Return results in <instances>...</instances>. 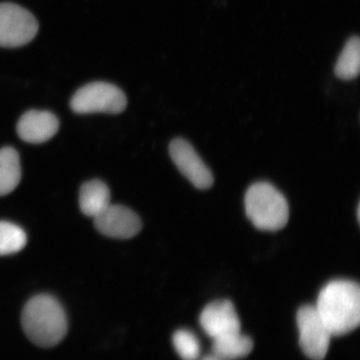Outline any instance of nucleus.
Instances as JSON below:
<instances>
[{
    "label": "nucleus",
    "instance_id": "f257e3e1",
    "mask_svg": "<svg viewBox=\"0 0 360 360\" xmlns=\"http://www.w3.org/2000/svg\"><path fill=\"white\" fill-rule=\"evenodd\" d=\"M314 306L333 336L347 335L360 323L359 285L345 280L328 283Z\"/></svg>",
    "mask_w": 360,
    "mask_h": 360
},
{
    "label": "nucleus",
    "instance_id": "f03ea898",
    "mask_svg": "<svg viewBox=\"0 0 360 360\" xmlns=\"http://www.w3.org/2000/svg\"><path fill=\"white\" fill-rule=\"evenodd\" d=\"M22 330L39 347L60 344L66 335L68 321L64 308L51 295H39L29 300L22 309Z\"/></svg>",
    "mask_w": 360,
    "mask_h": 360
},
{
    "label": "nucleus",
    "instance_id": "7ed1b4c3",
    "mask_svg": "<svg viewBox=\"0 0 360 360\" xmlns=\"http://www.w3.org/2000/svg\"><path fill=\"white\" fill-rule=\"evenodd\" d=\"M245 207L248 219L260 231H278L289 221L285 197L268 182L255 183L248 188Z\"/></svg>",
    "mask_w": 360,
    "mask_h": 360
},
{
    "label": "nucleus",
    "instance_id": "20e7f679",
    "mask_svg": "<svg viewBox=\"0 0 360 360\" xmlns=\"http://www.w3.org/2000/svg\"><path fill=\"white\" fill-rule=\"evenodd\" d=\"M126 105L127 98L122 90L105 82L84 85L75 94L70 101L71 109L78 114H119L125 110Z\"/></svg>",
    "mask_w": 360,
    "mask_h": 360
},
{
    "label": "nucleus",
    "instance_id": "39448f33",
    "mask_svg": "<svg viewBox=\"0 0 360 360\" xmlns=\"http://www.w3.org/2000/svg\"><path fill=\"white\" fill-rule=\"evenodd\" d=\"M39 31L35 17L16 4L0 3V47L19 48L32 41Z\"/></svg>",
    "mask_w": 360,
    "mask_h": 360
},
{
    "label": "nucleus",
    "instance_id": "423d86ee",
    "mask_svg": "<svg viewBox=\"0 0 360 360\" xmlns=\"http://www.w3.org/2000/svg\"><path fill=\"white\" fill-rule=\"evenodd\" d=\"M300 334V345L306 356L312 360L326 358L330 340L331 332L323 322L314 305H304L296 315Z\"/></svg>",
    "mask_w": 360,
    "mask_h": 360
},
{
    "label": "nucleus",
    "instance_id": "0eeeda50",
    "mask_svg": "<svg viewBox=\"0 0 360 360\" xmlns=\"http://www.w3.org/2000/svg\"><path fill=\"white\" fill-rule=\"evenodd\" d=\"M169 155L179 172L199 190L213 186L212 172L198 155L195 148L184 139H175L169 145Z\"/></svg>",
    "mask_w": 360,
    "mask_h": 360
},
{
    "label": "nucleus",
    "instance_id": "6e6552de",
    "mask_svg": "<svg viewBox=\"0 0 360 360\" xmlns=\"http://www.w3.org/2000/svg\"><path fill=\"white\" fill-rule=\"evenodd\" d=\"M94 225L103 236L128 240L136 236L142 229L139 216L131 210L120 205H110L96 216Z\"/></svg>",
    "mask_w": 360,
    "mask_h": 360
},
{
    "label": "nucleus",
    "instance_id": "1a4fd4ad",
    "mask_svg": "<svg viewBox=\"0 0 360 360\" xmlns=\"http://www.w3.org/2000/svg\"><path fill=\"white\" fill-rule=\"evenodd\" d=\"M200 325L212 340L241 331V323L235 306L226 300L207 305L200 315Z\"/></svg>",
    "mask_w": 360,
    "mask_h": 360
},
{
    "label": "nucleus",
    "instance_id": "9d476101",
    "mask_svg": "<svg viewBox=\"0 0 360 360\" xmlns=\"http://www.w3.org/2000/svg\"><path fill=\"white\" fill-rule=\"evenodd\" d=\"M57 117L49 111L30 110L22 115L17 124L22 141L41 143L55 136L58 130Z\"/></svg>",
    "mask_w": 360,
    "mask_h": 360
},
{
    "label": "nucleus",
    "instance_id": "9b49d317",
    "mask_svg": "<svg viewBox=\"0 0 360 360\" xmlns=\"http://www.w3.org/2000/svg\"><path fill=\"white\" fill-rule=\"evenodd\" d=\"M110 205V191L101 180L83 184L79 192V207L83 214L96 218Z\"/></svg>",
    "mask_w": 360,
    "mask_h": 360
},
{
    "label": "nucleus",
    "instance_id": "f8f14e48",
    "mask_svg": "<svg viewBox=\"0 0 360 360\" xmlns=\"http://www.w3.org/2000/svg\"><path fill=\"white\" fill-rule=\"evenodd\" d=\"M253 347L251 338L240 331L213 340L212 354L222 360H236L246 357Z\"/></svg>",
    "mask_w": 360,
    "mask_h": 360
},
{
    "label": "nucleus",
    "instance_id": "ddd939ff",
    "mask_svg": "<svg viewBox=\"0 0 360 360\" xmlns=\"http://www.w3.org/2000/svg\"><path fill=\"white\" fill-rule=\"evenodd\" d=\"M21 165L19 154L11 147L0 150V196L8 195L19 186Z\"/></svg>",
    "mask_w": 360,
    "mask_h": 360
},
{
    "label": "nucleus",
    "instance_id": "4468645a",
    "mask_svg": "<svg viewBox=\"0 0 360 360\" xmlns=\"http://www.w3.org/2000/svg\"><path fill=\"white\" fill-rule=\"evenodd\" d=\"M360 69V39L350 38L338 58L335 74L338 78L351 80L358 77Z\"/></svg>",
    "mask_w": 360,
    "mask_h": 360
},
{
    "label": "nucleus",
    "instance_id": "2eb2a0df",
    "mask_svg": "<svg viewBox=\"0 0 360 360\" xmlns=\"http://www.w3.org/2000/svg\"><path fill=\"white\" fill-rule=\"evenodd\" d=\"M26 244L24 229L15 224L0 221V256L18 253Z\"/></svg>",
    "mask_w": 360,
    "mask_h": 360
},
{
    "label": "nucleus",
    "instance_id": "dca6fc26",
    "mask_svg": "<svg viewBox=\"0 0 360 360\" xmlns=\"http://www.w3.org/2000/svg\"><path fill=\"white\" fill-rule=\"evenodd\" d=\"M173 345L179 356L183 360L199 359L201 354V345L199 339L193 332L179 330L174 333Z\"/></svg>",
    "mask_w": 360,
    "mask_h": 360
},
{
    "label": "nucleus",
    "instance_id": "f3484780",
    "mask_svg": "<svg viewBox=\"0 0 360 360\" xmlns=\"http://www.w3.org/2000/svg\"><path fill=\"white\" fill-rule=\"evenodd\" d=\"M200 360H222V359H220L218 357H216L215 355H214L212 354L210 355H207V356L201 359Z\"/></svg>",
    "mask_w": 360,
    "mask_h": 360
},
{
    "label": "nucleus",
    "instance_id": "a211bd4d",
    "mask_svg": "<svg viewBox=\"0 0 360 360\" xmlns=\"http://www.w3.org/2000/svg\"><path fill=\"white\" fill-rule=\"evenodd\" d=\"M359 210H360V206H359V205H358V208H357V217H358V219H359H359H360V218H359V215H360V211H359Z\"/></svg>",
    "mask_w": 360,
    "mask_h": 360
}]
</instances>
